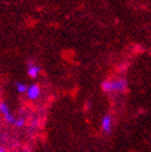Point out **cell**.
I'll return each mask as SVG.
<instances>
[{"label": "cell", "instance_id": "obj_1", "mask_svg": "<svg viewBox=\"0 0 151 152\" xmlns=\"http://www.w3.org/2000/svg\"><path fill=\"white\" fill-rule=\"evenodd\" d=\"M102 88L106 93H124L128 88V81L124 78L106 80L102 83Z\"/></svg>", "mask_w": 151, "mask_h": 152}, {"label": "cell", "instance_id": "obj_2", "mask_svg": "<svg viewBox=\"0 0 151 152\" xmlns=\"http://www.w3.org/2000/svg\"><path fill=\"white\" fill-rule=\"evenodd\" d=\"M41 94V90H40V86L38 84H30L28 86V90H27V93H26V96L28 99L30 100H35L37 98H39Z\"/></svg>", "mask_w": 151, "mask_h": 152}, {"label": "cell", "instance_id": "obj_3", "mask_svg": "<svg viewBox=\"0 0 151 152\" xmlns=\"http://www.w3.org/2000/svg\"><path fill=\"white\" fill-rule=\"evenodd\" d=\"M40 67L37 64H35L34 61H28V66H27V75L32 79H36L39 73H40Z\"/></svg>", "mask_w": 151, "mask_h": 152}, {"label": "cell", "instance_id": "obj_4", "mask_svg": "<svg viewBox=\"0 0 151 152\" xmlns=\"http://www.w3.org/2000/svg\"><path fill=\"white\" fill-rule=\"evenodd\" d=\"M100 125H102V129L105 133H108V134L111 133V129H112V118L109 114H105L102 119Z\"/></svg>", "mask_w": 151, "mask_h": 152}, {"label": "cell", "instance_id": "obj_5", "mask_svg": "<svg viewBox=\"0 0 151 152\" xmlns=\"http://www.w3.org/2000/svg\"><path fill=\"white\" fill-rule=\"evenodd\" d=\"M0 112H1V114L3 115V118L7 117V115H9V114H11V112H10L9 106L7 105V104L4 102H0Z\"/></svg>", "mask_w": 151, "mask_h": 152}, {"label": "cell", "instance_id": "obj_6", "mask_svg": "<svg viewBox=\"0 0 151 152\" xmlns=\"http://www.w3.org/2000/svg\"><path fill=\"white\" fill-rule=\"evenodd\" d=\"M15 88L18 93H27V90H28V86H27L25 83H22V82H16L15 83Z\"/></svg>", "mask_w": 151, "mask_h": 152}, {"label": "cell", "instance_id": "obj_7", "mask_svg": "<svg viewBox=\"0 0 151 152\" xmlns=\"http://www.w3.org/2000/svg\"><path fill=\"white\" fill-rule=\"evenodd\" d=\"M25 119L24 118H20V119H16V122H15V124L14 125L18 127V129H20V127H23L24 126V124H25Z\"/></svg>", "mask_w": 151, "mask_h": 152}, {"label": "cell", "instance_id": "obj_8", "mask_svg": "<svg viewBox=\"0 0 151 152\" xmlns=\"http://www.w3.org/2000/svg\"><path fill=\"white\" fill-rule=\"evenodd\" d=\"M0 150H1V151H0V152H4V149H3V148H1V149H0Z\"/></svg>", "mask_w": 151, "mask_h": 152}]
</instances>
